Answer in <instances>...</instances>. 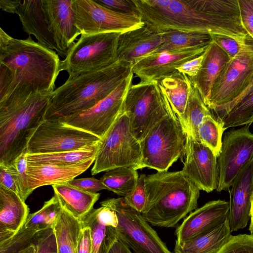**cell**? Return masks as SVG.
Returning a JSON list of instances; mask_svg holds the SVG:
<instances>
[{"instance_id":"cell-4","label":"cell","mask_w":253,"mask_h":253,"mask_svg":"<svg viewBox=\"0 0 253 253\" xmlns=\"http://www.w3.org/2000/svg\"><path fill=\"white\" fill-rule=\"evenodd\" d=\"M145 182L147 200L141 214L152 225L174 227L197 209L200 190L182 170L145 174Z\"/></svg>"},{"instance_id":"cell-51","label":"cell","mask_w":253,"mask_h":253,"mask_svg":"<svg viewBox=\"0 0 253 253\" xmlns=\"http://www.w3.org/2000/svg\"><path fill=\"white\" fill-rule=\"evenodd\" d=\"M17 253H37V246L34 244H31L19 251Z\"/></svg>"},{"instance_id":"cell-44","label":"cell","mask_w":253,"mask_h":253,"mask_svg":"<svg viewBox=\"0 0 253 253\" xmlns=\"http://www.w3.org/2000/svg\"><path fill=\"white\" fill-rule=\"evenodd\" d=\"M68 183L74 187L90 193H96L102 190H108L100 179L93 177L74 178Z\"/></svg>"},{"instance_id":"cell-41","label":"cell","mask_w":253,"mask_h":253,"mask_svg":"<svg viewBox=\"0 0 253 253\" xmlns=\"http://www.w3.org/2000/svg\"><path fill=\"white\" fill-rule=\"evenodd\" d=\"M217 253H253V235L232 236Z\"/></svg>"},{"instance_id":"cell-21","label":"cell","mask_w":253,"mask_h":253,"mask_svg":"<svg viewBox=\"0 0 253 253\" xmlns=\"http://www.w3.org/2000/svg\"><path fill=\"white\" fill-rule=\"evenodd\" d=\"M253 193V159L236 177L229 190L228 220L231 232L247 226L251 217Z\"/></svg>"},{"instance_id":"cell-9","label":"cell","mask_w":253,"mask_h":253,"mask_svg":"<svg viewBox=\"0 0 253 253\" xmlns=\"http://www.w3.org/2000/svg\"><path fill=\"white\" fill-rule=\"evenodd\" d=\"M141 157L140 142L132 135L128 117L123 111L101 139L91 173L94 175L118 168L134 167Z\"/></svg>"},{"instance_id":"cell-45","label":"cell","mask_w":253,"mask_h":253,"mask_svg":"<svg viewBox=\"0 0 253 253\" xmlns=\"http://www.w3.org/2000/svg\"><path fill=\"white\" fill-rule=\"evenodd\" d=\"M13 82L11 70L5 65L0 63V101L10 94Z\"/></svg>"},{"instance_id":"cell-5","label":"cell","mask_w":253,"mask_h":253,"mask_svg":"<svg viewBox=\"0 0 253 253\" xmlns=\"http://www.w3.org/2000/svg\"><path fill=\"white\" fill-rule=\"evenodd\" d=\"M52 92L0 101V165L9 166L26 153L30 139L45 120Z\"/></svg>"},{"instance_id":"cell-10","label":"cell","mask_w":253,"mask_h":253,"mask_svg":"<svg viewBox=\"0 0 253 253\" xmlns=\"http://www.w3.org/2000/svg\"><path fill=\"white\" fill-rule=\"evenodd\" d=\"M100 205L116 212L117 237L134 253H171L141 213L128 205L124 197L105 200Z\"/></svg>"},{"instance_id":"cell-28","label":"cell","mask_w":253,"mask_h":253,"mask_svg":"<svg viewBox=\"0 0 253 253\" xmlns=\"http://www.w3.org/2000/svg\"><path fill=\"white\" fill-rule=\"evenodd\" d=\"M83 228L82 221L61 207L60 215L53 228L57 253H77Z\"/></svg>"},{"instance_id":"cell-12","label":"cell","mask_w":253,"mask_h":253,"mask_svg":"<svg viewBox=\"0 0 253 253\" xmlns=\"http://www.w3.org/2000/svg\"><path fill=\"white\" fill-rule=\"evenodd\" d=\"M101 139L59 121L45 120L30 139L27 154L72 151L98 144Z\"/></svg>"},{"instance_id":"cell-1","label":"cell","mask_w":253,"mask_h":253,"mask_svg":"<svg viewBox=\"0 0 253 253\" xmlns=\"http://www.w3.org/2000/svg\"><path fill=\"white\" fill-rule=\"evenodd\" d=\"M138 16L156 32L192 31L249 39L238 0H133Z\"/></svg>"},{"instance_id":"cell-46","label":"cell","mask_w":253,"mask_h":253,"mask_svg":"<svg viewBox=\"0 0 253 253\" xmlns=\"http://www.w3.org/2000/svg\"><path fill=\"white\" fill-rule=\"evenodd\" d=\"M0 184L19 196L18 187L13 173L9 168L1 165H0Z\"/></svg>"},{"instance_id":"cell-39","label":"cell","mask_w":253,"mask_h":253,"mask_svg":"<svg viewBox=\"0 0 253 253\" xmlns=\"http://www.w3.org/2000/svg\"><path fill=\"white\" fill-rule=\"evenodd\" d=\"M210 35L212 41L219 46L230 58H234L240 52L253 44V41L252 39L246 41H239L224 35Z\"/></svg>"},{"instance_id":"cell-15","label":"cell","mask_w":253,"mask_h":253,"mask_svg":"<svg viewBox=\"0 0 253 253\" xmlns=\"http://www.w3.org/2000/svg\"><path fill=\"white\" fill-rule=\"evenodd\" d=\"M253 78V44L230 58L216 79L207 106L228 103L240 95Z\"/></svg>"},{"instance_id":"cell-36","label":"cell","mask_w":253,"mask_h":253,"mask_svg":"<svg viewBox=\"0 0 253 253\" xmlns=\"http://www.w3.org/2000/svg\"><path fill=\"white\" fill-rule=\"evenodd\" d=\"M138 177L137 170L128 167L107 171L100 180L108 190L124 197L135 187Z\"/></svg>"},{"instance_id":"cell-37","label":"cell","mask_w":253,"mask_h":253,"mask_svg":"<svg viewBox=\"0 0 253 253\" xmlns=\"http://www.w3.org/2000/svg\"><path fill=\"white\" fill-rule=\"evenodd\" d=\"M224 131L222 124L213 114L207 116L198 129V140L210 148L218 157L220 154Z\"/></svg>"},{"instance_id":"cell-18","label":"cell","mask_w":253,"mask_h":253,"mask_svg":"<svg viewBox=\"0 0 253 253\" xmlns=\"http://www.w3.org/2000/svg\"><path fill=\"white\" fill-rule=\"evenodd\" d=\"M49 29L58 47L66 55L81 33L77 28L73 0H42Z\"/></svg>"},{"instance_id":"cell-25","label":"cell","mask_w":253,"mask_h":253,"mask_svg":"<svg viewBox=\"0 0 253 253\" xmlns=\"http://www.w3.org/2000/svg\"><path fill=\"white\" fill-rule=\"evenodd\" d=\"M228 55L214 42L207 46L200 69L196 76L189 78L198 90L207 105L216 79L230 60Z\"/></svg>"},{"instance_id":"cell-27","label":"cell","mask_w":253,"mask_h":253,"mask_svg":"<svg viewBox=\"0 0 253 253\" xmlns=\"http://www.w3.org/2000/svg\"><path fill=\"white\" fill-rule=\"evenodd\" d=\"M52 188L61 207L81 220L93 208L100 195L85 192L68 182L52 185Z\"/></svg>"},{"instance_id":"cell-31","label":"cell","mask_w":253,"mask_h":253,"mask_svg":"<svg viewBox=\"0 0 253 253\" xmlns=\"http://www.w3.org/2000/svg\"><path fill=\"white\" fill-rule=\"evenodd\" d=\"M160 33L163 43L155 53L206 46L212 41L210 35L200 32L171 30Z\"/></svg>"},{"instance_id":"cell-14","label":"cell","mask_w":253,"mask_h":253,"mask_svg":"<svg viewBox=\"0 0 253 253\" xmlns=\"http://www.w3.org/2000/svg\"><path fill=\"white\" fill-rule=\"evenodd\" d=\"M252 124L232 129L223 137L222 146L217 157L219 172L216 191H229L233 182L243 169L253 159V133L250 130Z\"/></svg>"},{"instance_id":"cell-32","label":"cell","mask_w":253,"mask_h":253,"mask_svg":"<svg viewBox=\"0 0 253 253\" xmlns=\"http://www.w3.org/2000/svg\"><path fill=\"white\" fill-rule=\"evenodd\" d=\"M158 83L180 118L184 114L189 96L191 84L189 78L176 71Z\"/></svg>"},{"instance_id":"cell-24","label":"cell","mask_w":253,"mask_h":253,"mask_svg":"<svg viewBox=\"0 0 253 253\" xmlns=\"http://www.w3.org/2000/svg\"><path fill=\"white\" fill-rule=\"evenodd\" d=\"M95 159L69 166L27 164V173L31 194L36 189L43 186H52L73 180L86 171Z\"/></svg>"},{"instance_id":"cell-38","label":"cell","mask_w":253,"mask_h":253,"mask_svg":"<svg viewBox=\"0 0 253 253\" xmlns=\"http://www.w3.org/2000/svg\"><path fill=\"white\" fill-rule=\"evenodd\" d=\"M7 167H8L13 173L18 187L19 196L25 202L31 194L27 173V162L26 153L20 155Z\"/></svg>"},{"instance_id":"cell-22","label":"cell","mask_w":253,"mask_h":253,"mask_svg":"<svg viewBox=\"0 0 253 253\" xmlns=\"http://www.w3.org/2000/svg\"><path fill=\"white\" fill-rule=\"evenodd\" d=\"M16 14L18 15L25 33L29 36L34 35L39 43L55 50L62 57H66L58 47L49 30L42 0H22Z\"/></svg>"},{"instance_id":"cell-29","label":"cell","mask_w":253,"mask_h":253,"mask_svg":"<svg viewBox=\"0 0 253 253\" xmlns=\"http://www.w3.org/2000/svg\"><path fill=\"white\" fill-rule=\"evenodd\" d=\"M99 143L72 151L45 154L26 153L27 164L58 166L78 164L92 159H95Z\"/></svg>"},{"instance_id":"cell-11","label":"cell","mask_w":253,"mask_h":253,"mask_svg":"<svg viewBox=\"0 0 253 253\" xmlns=\"http://www.w3.org/2000/svg\"><path fill=\"white\" fill-rule=\"evenodd\" d=\"M133 78L131 72L112 93L93 107L57 121L101 139L122 112Z\"/></svg>"},{"instance_id":"cell-6","label":"cell","mask_w":253,"mask_h":253,"mask_svg":"<svg viewBox=\"0 0 253 253\" xmlns=\"http://www.w3.org/2000/svg\"><path fill=\"white\" fill-rule=\"evenodd\" d=\"M187 134L174 110L154 126L139 142L141 157L133 167L166 171L185 155Z\"/></svg>"},{"instance_id":"cell-19","label":"cell","mask_w":253,"mask_h":253,"mask_svg":"<svg viewBox=\"0 0 253 253\" xmlns=\"http://www.w3.org/2000/svg\"><path fill=\"white\" fill-rule=\"evenodd\" d=\"M229 212V202L219 199L208 202L190 212L177 227L175 243L182 244L224 222Z\"/></svg>"},{"instance_id":"cell-30","label":"cell","mask_w":253,"mask_h":253,"mask_svg":"<svg viewBox=\"0 0 253 253\" xmlns=\"http://www.w3.org/2000/svg\"><path fill=\"white\" fill-rule=\"evenodd\" d=\"M224 130L253 122V90L233 105L211 110Z\"/></svg>"},{"instance_id":"cell-52","label":"cell","mask_w":253,"mask_h":253,"mask_svg":"<svg viewBox=\"0 0 253 253\" xmlns=\"http://www.w3.org/2000/svg\"><path fill=\"white\" fill-rule=\"evenodd\" d=\"M57 253L49 252V253Z\"/></svg>"},{"instance_id":"cell-17","label":"cell","mask_w":253,"mask_h":253,"mask_svg":"<svg viewBox=\"0 0 253 253\" xmlns=\"http://www.w3.org/2000/svg\"><path fill=\"white\" fill-rule=\"evenodd\" d=\"M207 46L171 52L154 53L143 58L132 68L141 82L160 81L177 71L185 62L201 55Z\"/></svg>"},{"instance_id":"cell-13","label":"cell","mask_w":253,"mask_h":253,"mask_svg":"<svg viewBox=\"0 0 253 253\" xmlns=\"http://www.w3.org/2000/svg\"><path fill=\"white\" fill-rule=\"evenodd\" d=\"M73 6L81 34L123 33L144 25L139 16L114 11L95 0H73Z\"/></svg>"},{"instance_id":"cell-33","label":"cell","mask_w":253,"mask_h":253,"mask_svg":"<svg viewBox=\"0 0 253 253\" xmlns=\"http://www.w3.org/2000/svg\"><path fill=\"white\" fill-rule=\"evenodd\" d=\"M198 90L191 83L186 108L179 118L187 134L198 139V129L204 118L212 115Z\"/></svg>"},{"instance_id":"cell-8","label":"cell","mask_w":253,"mask_h":253,"mask_svg":"<svg viewBox=\"0 0 253 253\" xmlns=\"http://www.w3.org/2000/svg\"><path fill=\"white\" fill-rule=\"evenodd\" d=\"M120 34H81L61 60L60 71H66L71 79L113 64L118 60L117 49Z\"/></svg>"},{"instance_id":"cell-3","label":"cell","mask_w":253,"mask_h":253,"mask_svg":"<svg viewBox=\"0 0 253 253\" xmlns=\"http://www.w3.org/2000/svg\"><path fill=\"white\" fill-rule=\"evenodd\" d=\"M131 72V67L118 60L106 68L68 78L52 92L45 120H59L93 107Z\"/></svg>"},{"instance_id":"cell-50","label":"cell","mask_w":253,"mask_h":253,"mask_svg":"<svg viewBox=\"0 0 253 253\" xmlns=\"http://www.w3.org/2000/svg\"><path fill=\"white\" fill-rule=\"evenodd\" d=\"M108 253H132L130 249L117 237Z\"/></svg>"},{"instance_id":"cell-48","label":"cell","mask_w":253,"mask_h":253,"mask_svg":"<svg viewBox=\"0 0 253 253\" xmlns=\"http://www.w3.org/2000/svg\"><path fill=\"white\" fill-rule=\"evenodd\" d=\"M79 239L77 253H91L92 244L90 229L83 226Z\"/></svg>"},{"instance_id":"cell-43","label":"cell","mask_w":253,"mask_h":253,"mask_svg":"<svg viewBox=\"0 0 253 253\" xmlns=\"http://www.w3.org/2000/svg\"><path fill=\"white\" fill-rule=\"evenodd\" d=\"M97 2L114 11L138 16L133 0H95Z\"/></svg>"},{"instance_id":"cell-42","label":"cell","mask_w":253,"mask_h":253,"mask_svg":"<svg viewBox=\"0 0 253 253\" xmlns=\"http://www.w3.org/2000/svg\"><path fill=\"white\" fill-rule=\"evenodd\" d=\"M242 25L253 41V0H238Z\"/></svg>"},{"instance_id":"cell-16","label":"cell","mask_w":253,"mask_h":253,"mask_svg":"<svg viewBox=\"0 0 253 253\" xmlns=\"http://www.w3.org/2000/svg\"><path fill=\"white\" fill-rule=\"evenodd\" d=\"M183 173L200 190L210 193L219 185L217 157L209 147L187 134Z\"/></svg>"},{"instance_id":"cell-26","label":"cell","mask_w":253,"mask_h":253,"mask_svg":"<svg viewBox=\"0 0 253 253\" xmlns=\"http://www.w3.org/2000/svg\"><path fill=\"white\" fill-rule=\"evenodd\" d=\"M227 219L215 227L182 244H175L174 253H217L231 236Z\"/></svg>"},{"instance_id":"cell-2","label":"cell","mask_w":253,"mask_h":253,"mask_svg":"<svg viewBox=\"0 0 253 253\" xmlns=\"http://www.w3.org/2000/svg\"><path fill=\"white\" fill-rule=\"evenodd\" d=\"M61 61L56 51L35 42L31 36L15 39L0 28V63L13 76L11 92L5 98L53 91Z\"/></svg>"},{"instance_id":"cell-7","label":"cell","mask_w":253,"mask_h":253,"mask_svg":"<svg viewBox=\"0 0 253 253\" xmlns=\"http://www.w3.org/2000/svg\"><path fill=\"white\" fill-rule=\"evenodd\" d=\"M172 110L165 91L156 81L132 84L123 109L128 117L131 132L139 142Z\"/></svg>"},{"instance_id":"cell-40","label":"cell","mask_w":253,"mask_h":253,"mask_svg":"<svg viewBox=\"0 0 253 253\" xmlns=\"http://www.w3.org/2000/svg\"><path fill=\"white\" fill-rule=\"evenodd\" d=\"M145 177V174H140L135 187L124 197L128 205L141 213L145 209L147 200Z\"/></svg>"},{"instance_id":"cell-23","label":"cell","mask_w":253,"mask_h":253,"mask_svg":"<svg viewBox=\"0 0 253 253\" xmlns=\"http://www.w3.org/2000/svg\"><path fill=\"white\" fill-rule=\"evenodd\" d=\"M29 214L25 202L17 193L0 184V245L18 233Z\"/></svg>"},{"instance_id":"cell-49","label":"cell","mask_w":253,"mask_h":253,"mask_svg":"<svg viewBox=\"0 0 253 253\" xmlns=\"http://www.w3.org/2000/svg\"><path fill=\"white\" fill-rule=\"evenodd\" d=\"M22 0H0V8L8 13L15 14Z\"/></svg>"},{"instance_id":"cell-20","label":"cell","mask_w":253,"mask_h":253,"mask_svg":"<svg viewBox=\"0 0 253 253\" xmlns=\"http://www.w3.org/2000/svg\"><path fill=\"white\" fill-rule=\"evenodd\" d=\"M162 43L161 34L144 24L120 34L117 49L118 60L132 68L143 58L154 53Z\"/></svg>"},{"instance_id":"cell-47","label":"cell","mask_w":253,"mask_h":253,"mask_svg":"<svg viewBox=\"0 0 253 253\" xmlns=\"http://www.w3.org/2000/svg\"><path fill=\"white\" fill-rule=\"evenodd\" d=\"M204 52L200 56L188 61L176 69L180 73L186 75L190 79L196 76L204 58Z\"/></svg>"},{"instance_id":"cell-34","label":"cell","mask_w":253,"mask_h":253,"mask_svg":"<svg viewBox=\"0 0 253 253\" xmlns=\"http://www.w3.org/2000/svg\"><path fill=\"white\" fill-rule=\"evenodd\" d=\"M83 226L91 231V253H108L117 238L116 228L105 225L97 218L93 208L82 220Z\"/></svg>"},{"instance_id":"cell-35","label":"cell","mask_w":253,"mask_h":253,"mask_svg":"<svg viewBox=\"0 0 253 253\" xmlns=\"http://www.w3.org/2000/svg\"><path fill=\"white\" fill-rule=\"evenodd\" d=\"M61 209V206L54 195L44 202L40 210L29 214L23 227L40 233L53 229L60 215Z\"/></svg>"}]
</instances>
